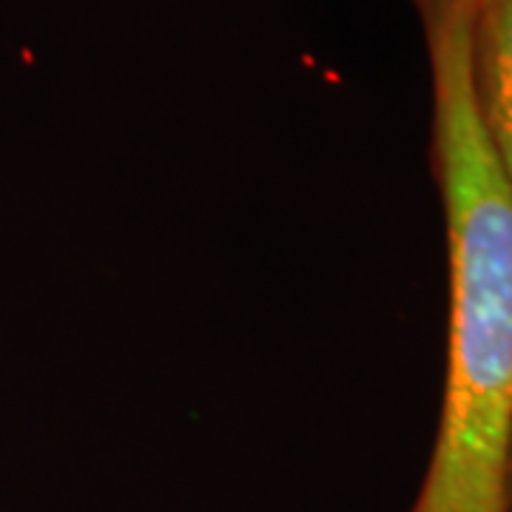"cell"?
<instances>
[{
	"label": "cell",
	"mask_w": 512,
	"mask_h": 512,
	"mask_svg": "<svg viewBox=\"0 0 512 512\" xmlns=\"http://www.w3.org/2000/svg\"><path fill=\"white\" fill-rule=\"evenodd\" d=\"M433 168L447 220L450 339L439 433L410 512H510L512 185L478 117L470 0H419Z\"/></svg>",
	"instance_id": "1"
},
{
	"label": "cell",
	"mask_w": 512,
	"mask_h": 512,
	"mask_svg": "<svg viewBox=\"0 0 512 512\" xmlns=\"http://www.w3.org/2000/svg\"><path fill=\"white\" fill-rule=\"evenodd\" d=\"M470 77L481 126L512 185V0H470Z\"/></svg>",
	"instance_id": "2"
},
{
	"label": "cell",
	"mask_w": 512,
	"mask_h": 512,
	"mask_svg": "<svg viewBox=\"0 0 512 512\" xmlns=\"http://www.w3.org/2000/svg\"><path fill=\"white\" fill-rule=\"evenodd\" d=\"M507 501H510V512H512V447H510V467H507Z\"/></svg>",
	"instance_id": "3"
},
{
	"label": "cell",
	"mask_w": 512,
	"mask_h": 512,
	"mask_svg": "<svg viewBox=\"0 0 512 512\" xmlns=\"http://www.w3.org/2000/svg\"><path fill=\"white\" fill-rule=\"evenodd\" d=\"M413 3H419V0H413Z\"/></svg>",
	"instance_id": "4"
}]
</instances>
